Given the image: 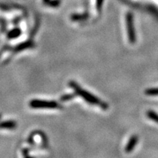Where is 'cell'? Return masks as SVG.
Wrapping results in <instances>:
<instances>
[{
    "label": "cell",
    "instance_id": "6da1fadb",
    "mask_svg": "<svg viewBox=\"0 0 158 158\" xmlns=\"http://www.w3.org/2000/svg\"><path fill=\"white\" fill-rule=\"evenodd\" d=\"M68 86L70 89L73 90L72 94L73 95V99L78 97V98H81L86 103L92 105V106H98L103 110H107L108 108V105L106 102H102L100 99L97 98L95 95L88 92L87 90L84 89L77 82L70 81L68 83Z\"/></svg>",
    "mask_w": 158,
    "mask_h": 158
},
{
    "label": "cell",
    "instance_id": "7a4b0ae2",
    "mask_svg": "<svg viewBox=\"0 0 158 158\" xmlns=\"http://www.w3.org/2000/svg\"><path fill=\"white\" fill-rule=\"evenodd\" d=\"M29 107L35 110H59L61 105L56 101L33 99L29 102Z\"/></svg>",
    "mask_w": 158,
    "mask_h": 158
},
{
    "label": "cell",
    "instance_id": "3957f363",
    "mask_svg": "<svg viewBox=\"0 0 158 158\" xmlns=\"http://www.w3.org/2000/svg\"><path fill=\"white\" fill-rule=\"evenodd\" d=\"M27 146V147H35L37 149H46L48 147L46 137L40 132H34L29 136Z\"/></svg>",
    "mask_w": 158,
    "mask_h": 158
},
{
    "label": "cell",
    "instance_id": "277c9868",
    "mask_svg": "<svg viewBox=\"0 0 158 158\" xmlns=\"http://www.w3.org/2000/svg\"><path fill=\"white\" fill-rule=\"evenodd\" d=\"M126 27L128 40L131 44H134L136 42V33L134 27L133 14L130 13H128L126 15Z\"/></svg>",
    "mask_w": 158,
    "mask_h": 158
},
{
    "label": "cell",
    "instance_id": "5b68a950",
    "mask_svg": "<svg viewBox=\"0 0 158 158\" xmlns=\"http://www.w3.org/2000/svg\"><path fill=\"white\" fill-rule=\"evenodd\" d=\"M138 142V136L135 135L132 136V137L130 138L129 141L127 142V145H126V147H125L126 152H127V153L131 152L134 149V148L136 147Z\"/></svg>",
    "mask_w": 158,
    "mask_h": 158
},
{
    "label": "cell",
    "instance_id": "8992f818",
    "mask_svg": "<svg viewBox=\"0 0 158 158\" xmlns=\"http://www.w3.org/2000/svg\"><path fill=\"white\" fill-rule=\"evenodd\" d=\"M16 122L13 120H7L0 122V129L2 130H13L16 127Z\"/></svg>",
    "mask_w": 158,
    "mask_h": 158
},
{
    "label": "cell",
    "instance_id": "52a82bcc",
    "mask_svg": "<svg viewBox=\"0 0 158 158\" xmlns=\"http://www.w3.org/2000/svg\"><path fill=\"white\" fill-rule=\"evenodd\" d=\"M146 114H147V117L149 118V119L152 120V121L157 122L158 124V114L156 113L154 110H149Z\"/></svg>",
    "mask_w": 158,
    "mask_h": 158
},
{
    "label": "cell",
    "instance_id": "ba28073f",
    "mask_svg": "<svg viewBox=\"0 0 158 158\" xmlns=\"http://www.w3.org/2000/svg\"><path fill=\"white\" fill-rule=\"evenodd\" d=\"M146 95L148 96H158V88L148 89L144 92Z\"/></svg>",
    "mask_w": 158,
    "mask_h": 158
}]
</instances>
